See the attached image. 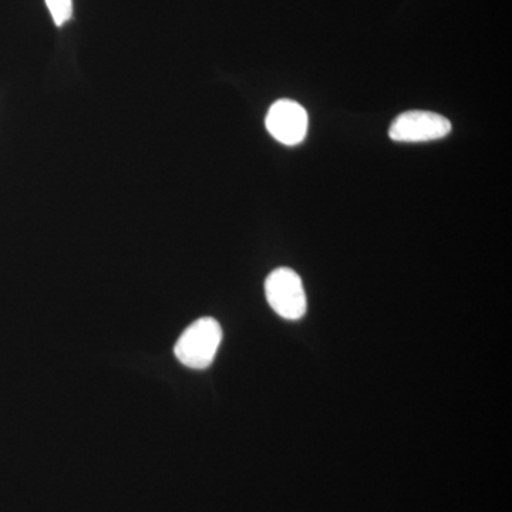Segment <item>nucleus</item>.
<instances>
[{"mask_svg": "<svg viewBox=\"0 0 512 512\" xmlns=\"http://www.w3.org/2000/svg\"><path fill=\"white\" fill-rule=\"evenodd\" d=\"M266 299L281 318L298 320L308 309L305 288L301 276L293 269L278 268L271 272L265 282Z\"/></svg>", "mask_w": 512, "mask_h": 512, "instance_id": "f03ea898", "label": "nucleus"}, {"mask_svg": "<svg viewBox=\"0 0 512 512\" xmlns=\"http://www.w3.org/2000/svg\"><path fill=\"white\" fill-rule=\"evenodd\" d=\"M222 342L220 323L212 318L195 320L184 330L175 345L174 353L184 366L207 369L214 362Z\"/></svg>", "mask_w": 512, "mask_h": 512, "instance_id": "f257e3e1", "label": "nucleus"}, {"mask_svg": "<svg viewBox=\"0 0 512 512\" xmlns=\"http://www.w3.org/2000/svg\"><path fill=\"white\" fill-rule=\"evenodd\" d=\"M56 26H63L73 15V0H46Z\"/></svg>", "mask_w": 512, "mask_h": 512, "instance_id": "39448f33", "label": "nucleus"}, {"mask_svg": "<svg viewBox=\"0 0 512 512\" xmlns=\"http://www.w3.org/2000/svg\"><path fill=\"white\" fill-rule=\"evenodd\" d=\"M266 130L285 146H298L308 133V113L293 100H278L266 116Z\"/></svg>", "mask_w": 512, "mask_h": 512, "instance_id": "20e7f679", "label": "nucleus"}, {"mask_svg": "<svg viewBox=\"0 0 512 512\" xmlns=\"http://www.w3.org/2000/svg\"><path fill=\"white\" fill-rule=\"evenodd\" d=\"M451 123L433 111L413 110L400 114L389 128V137L397 143H426L447 137Z\"/></svg>", "mask_w": 512, "mask_h": 512, "instance_id": "7ed1b4c3", "label": "nucleus"}]
</instances>
